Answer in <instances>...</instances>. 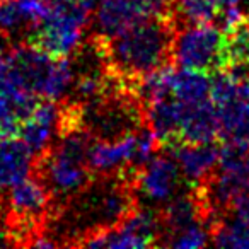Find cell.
<instances>
[{"label": "cell", "mask_w": 249, "mask_h": 249, "mask_svg": "<svg viewBox=\"0 0 249 249\" xmlns=\"http://www.w3.org/2000/svg\"><path fill=\"white\" fill-rule=\"evenodd\" d=\"M174 29V18L149 19L103 41L107 69L132 86L142 75L164 67L173 56Z\"/></svg>", "instance_id": "cell-1"}, {"label": "cell", "mask_w": 249, "mask_h": 249, "mask_svg": "<svg viewBox=\"0 0 249 249\" xmlns=\"http://www.w3.org/2000/svg\"><path fill=\"white\" fill-rule=\"evenodd\" d=\"M60 137L62 140L58 145L41 156L39 173L50 193L70 196L84 190L90 181L92 171L87 156L92 142L86 128L70 130Z\"/></svg>", "instance_id": "cell-2"}, {"label": "cell", "mask_w": 249, "mask_h": 249, "mask_svg": "<svg viewBox=\"0 0 249 249\" xmlns=\"http://www.w3.org/2000/svg\"><path fill=\"white\" fill-rule=\"evenodd\" d=\"M174 62L181 69L213 73L227 69V35L220 26L210 22L188 24L176 33L173 41Z\"/></svg>", "instance_id": "cell-3"}, {"label": "cell", "mask_w": 249, "mask_h": 249, "mask_svg": "<svg viewBox=\"0 0 249 249\" xmlns=\"http://www.w3.org/2000/svg\"><path fill=\"white\" fill-rule=\"evenodd\" d=\"M249 186V140L225 139L220 145L217 173L201 186L212 213L232 207Z\"/></svg>", "instance_id": "cell-4"}, {"label": "cell", "mask_w": 249, "mask_h": 249, "mask_svg": "<svg viewBox=\"0 0 249 249\" xmlns=\"http://www.w3.org/2000/svg\"><path fill=\"white\" fill-rule=\"evenodd\" d=\"M90 11L92 9L86 5L53 2L50 14L33 31L29 43L50 53L52 56H70L82 45Z\"/></svg>", "instance_id": "cell-5"}, {"label": "cell", "mask_w": 249, "mask_h": 249, "mask_svg": "<svg viewBox=\"0 0 249 249\" xmlns=\"http://www.w3.org/2000/svg\"><path fill=\"white\" fill-rule=\"evenodd\" d=\"M162 218L152 208H133L118 225L96 231L80 241L87 248L107 249H142L157 244L160 237Z\"/></svg>", "instance_id": "cell-6"}, {"label": "cell", "mask_w": 249, "mask_h": 249, "mask_svg": "<svg viewBox=\"0 0 249 249\" xmlns=\"http://www.w3.org/2000/svg\"><path fill=\"white\" fill-rule=\"evenodd\" d=\"M212 101L225 139L249 140V80H235L229 72L212 75Z\"/></svg>", "instance_id": "cell-7"}, {"label": "cell", "mask_w": 249, "mask_h": 249, "mask_svg": "<svg viewBox=\"0 0 249 249\" xmlns=\"http://www.w3.org/2000/svg\"><path fill=\"white\" fill-rule=\"evenodd\" d=\"M183 176L173 156H156L133 173V193L147 205H166L179 193Z\"/></svg>", "instance_id": "cell-8"}, {"label": "cell", "mask_w": 249, "mask_h": 249, "mask_svg": "<svg viewBox=\"0 0 249 249\" xmlns=\"http://www.w3.org/2000/svg\"><path fill=\"white\" fill-rule=\"evenodd\" d=\"M62 118L63 107L56 101L43 99L36 104L31 116L21 123L18 137L35 156H43L50 150L53 139L62 133Z\"/></svg>", "instance_id": "cell-9"}, {"label": "cell", "mask_w": 249, "mask_h": 249, "mask_svg": "<svg viewBox=\"0 0 249 249\" xmlns=\"http://www.w3.org/2000/svg\"><path fill=\"white\" fill-rule=\"evenodd\" d=\"M171 156L178 162L184 183L191 188H200L213 176L220 159V147L215 142L191 143L178 142L169 147Z\"/></svg>", "instance_id": "cell-10"}, {"label": "cell", "mask_w": 249, "mask_h": 249, "mask_svg": "<svg viewBox=\"0 0 249 249\" xmlns=\"http://www.w3.org/2000/svg\"><path fill=\"white\" fill-rule=\"evenodd\" d=\"M9 212L14 222L21 224L18 237L29 235V224L36 222L50 205V190L43 181L36 178H26L9 190Z\"/></svg>", "instance_id": "cell-11"}, {"label": "cell", "mask_w": 249, "mask_h": 249, "mask_svg": "<svg viewBox=\"0 0 249 249\" xmlns=\"http://www.w3.org/2000/svg\"><path fill=\"white\" fill-rule=\"evenodd\" d=\"M137 132V130H135ZM135 132L114 140L92 142L87 156V162L92 173L113 174L116 171L135 169Z\"/></svg>", "instance_id": "cell-12"}, {"label": "cell", "mask_w": 249, "mask_h": 249, "mask_svg": "<svg viewBox=\"0 0 249 249\" xmlns=\"http://www.w3.org/2000/svg\"><path fill=\"white\" fill-rule=\"evenodd\" d=\"M184 106L169 96L145 106V120L149 128L157 137L160 145L173 147L181 142V124H183Z\"/></svg>", "instance_id": "cell-13"}, {"label": "cell", "mask_w": 249, "mask_h": 249, "mask_svg": "<svg viewBox=\"0 0 249 249\" xmlns=\"http://www.w3.org/2000/svg\"><path fill=\"white\" fill-rule=\"evenodd\" d=\"M35 157L19 137L0 140V193L9 191L31 174Z\"/></svg>", "instance_id": "cell-14"}, {"label": "cell", "mask_w": 249, "mask_h": 249, "mask_svg": "<svg viewBox=\"0 0 249 249\" xmlns=\"http://www.w3.org/2000/svg\"><path fill=\"white\" fill-rule=\"evenodd\" d=\"M220 133V120H218V113L213 101L208 99L203 103L184 106L183 124H181V142H215Z\"/></svg>", "instance_id": "cell-15"}, {"label": "cell", "mask_w": 249, "mask_h": 249, "mask_svg": "<svg viewBox=\"0 0 249 249\" xmlns=\"http://www.w3.org/2000/svg\"><path fill=\"white\" fill-rule=\"evenodd\" d=\"M173 97L184 106L212 99V75L201 70L179 67L173 75Z\"/></svg>", "instance_id": "cell-16"}, {"label": "cell", "mask_w": 249, "mask_h": 249, "mask_svg": "<svg viewBox=\"0 0 249 249\" xmlns=\"http://www.w3.org/2000/svg\"><path fill=\"white\" fill-rule=\"evenodd\" d=\"M173 75L174 70L166 65L145 73L130 86L133 97L140 101L143 106H147L164 97L173 96Z\"/></svg>", "instance_id": "cell-17"}, {"label": "cell", "mask_w": 249, "mask_h": 249, "mask_svg": "<svg viewBox=\"0 0 249 249\" xmlns=\"http://www.w3.org/2000/svg\"><path fill=\"white\" fill-rule=\"evenodd\" d=\"M212 244L218 248L249 249V218L232 213L225 220H217L212 229Z\"/></svg>", "instance_id": "cell-18"}, {"label": "cell", "mask_w": 249, "mask_h": 249, "mask_svg": "<svg viewBox=\"0 0 249 249\" xmlns=\"http://www.w3.org/2000/svg\"><path fill=\"white\" fill-rule=\"evenodd\" d=\"M207 220L196 222L188 227L181 229L176 232L166 234L162 244H167L174 249H198L207 246L212 241V225H205Z\"/></svg>", "instance_id": "cell-19"}, {"label": "cell", "mask_w": 249, "mask_h": 249, "mask_svg": "<svg viewBox=\"0 0 249 249\" xmlns=\"http://www.w3.org/2000/svg\"><path fill=\"white\" fill-rule=\"evenodd\" d=\"M174 12L188 24L212 22L218 14V0H173Z\"/></svg>", "instance_id": "cell-20"}, {"label": "cell", "mask_w": 249, "mask_h": 249, "mask_svg": "<svg viewBox=\"0 0 249 249\" xmlns=\"http://www.w3.org/2000/svg\"><path fill=\"white\" fill-rule=\"evenodd\" d=\"M16 89H21V87L16 82L11 55H5L0 50V90H16Z\"/></svg>", "instance_id": "cell-21"}, {"label": "cell", "mask_w": 249, "mask_h": 249, "mask_svg": "<svg viewBox=\"0 0 249 249\" xmlns=\"http://www.w3.org/2000/svg\"><path fill=\"white\" fill-rule=\"evenodd\" d=\"M29 246H33V248H55L56 241L48 239L46 235H36L33 241H29Z\"/></svg>", "instance_id": "cell-22"}, {"label": "cell", "mask_w": 249, "mask_h": 249, "mask_svg": "<svg viewBox=\"0 0 249 249\" xmlns=\"http://www.w3.org/2000/svg\"><path fill=\"white\" fill-rule=\"evenodd\" d=\"M55 4H70V5H86V7L92 9L94 0H52Z\"/></svg>", "instance_id": "cell-23"}, {"label": "cell", "mask_w": 249, "mask_h": 249, "mask_svg": "<svg viewBox=\"0 0 249 249\" xmlns=\"http://www.w3.org/2000/svg\"><path fill=\"white\" fill-rule=\"evenodd\" d=\"M12 244V239H11V234L7 231L0 227V248H5V246Z\"/></svg>", "instance_id": "cell-24"}, {"label": "cell", "mask_w": 249, "mask_h": 249, "mask_svg": "<svg viewBox=\"0 0 249 249\" xmlns=\"http://www.w3.org/2000/svg\"><path fill=\"white\" fill-rule=\"evenodd\" d=\"M246 0H218V9L229 7V5H242Z\"/></svg>", "instance_id": "cell-25"}, {"label": "cell", "mask_w": 249, "mask_h": 249, "mask_svg": "<svg viewBox=\"0 0 249 249\" xmlns=\"http://www.w3.org/2000/svg\"><path fill=\"white\" fill-rule=\"evenodd\" d=\"M0 2H2V0H0Z\"/></svg>", "instance_id": "cell-26"}]
</instances>
